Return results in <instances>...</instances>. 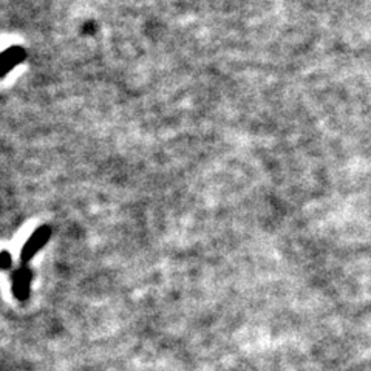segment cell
<instances>
[{"mask_svg": "<svg viewBox=\"0 0 371 371\" xmlns=\"http://www.w3.org/2000/svg\"><path fill=\"white\" fill-rule=\"evenodd\" d=\"M49 234H52V229L48 226H41L37 231L33 232V235L28 238L27 243H25L23 249L21 252L22 262H28V260L34 256V254L41 249V247L47 243L49 238Z\"/></svg>", "mask_w": 371, "mask_h": 371, "instance_id": "cell-1", "label": "cell"}, {"mask_svg": "<svg viewBox=\"0 0 371 371\" xmlns=\"http://www.w3.org/2000/svg\"><path fill=\"white\" fill-rule=\"evenodd\" d=\"M30 280H31L30 269H19L14 274V293L19 299H27Z\"/></svg>", "mask_w": 371, "mask_h": 371, "instance_id": "cell-3", "label": "cell"}, {"mask_svg": "<svg viewBox=\"0 0 371 371\" xmlns=\"http://www.w3.org/2000/svg\"><path fill=\"white\" fill-rule=\"evenodd\" d=\"M11 265V257L8 252H0V268H10Z\"/></svg>", "mask_w": 371, "mask_h": 371, "instance_id": "cell-4", "label": "cell"}, {"mask_svg": "<svg viewBox=\"0 0 371 371\" xmlns=\"http://www.w3.org/2000/svg\"><path fill=\"white\" fill-rule=\"evenodd\" d=\"M25 58H27V53L21 47H10L0 53V78L21 64Z\"/></svg>", "mask_w": 371, "mask_h": 371, "instance_id": "cell-2", "label": "cell"}]
</instances>
